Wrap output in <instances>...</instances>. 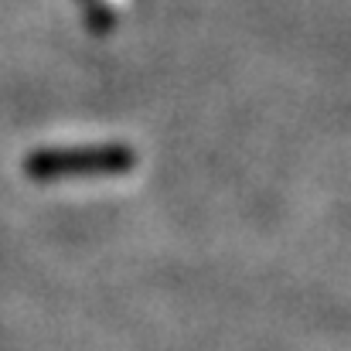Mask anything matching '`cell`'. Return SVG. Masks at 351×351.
Returning <instances> with one entry per match:
<instances>
[{
  "label": "cell",
  "instance_id": "obj_1",
  "mask_svg": "<svg viewBox=\"0 0 351 351\" xmlns=\"http://www.w3.org/2000/svg\"><path fill=\"white\" fill-rule=\"evenodd\" d=\"M133 154L123 147H96V150H45L27 160V171L38 178L51 174H99V171H126Z\"/></svg>",
  "mask_w": 351,
  "mask_h": 351
}]
</instances>
